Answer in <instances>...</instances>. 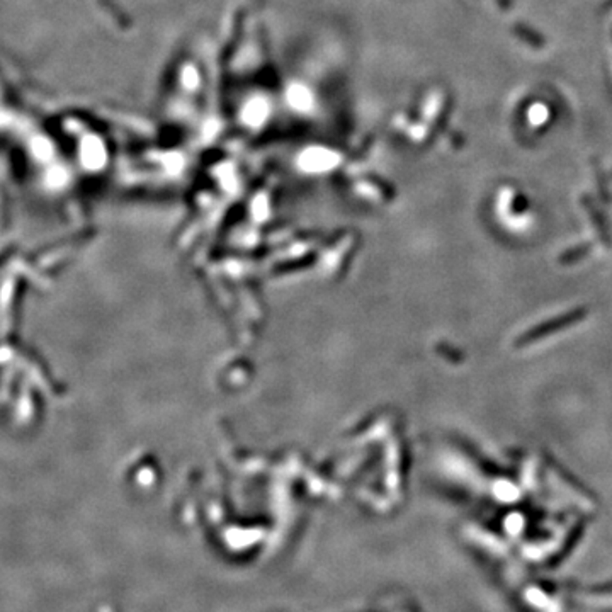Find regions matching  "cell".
Returning <instances> with one entry per match:
<instances>
[{
  "label": "cell",
  "mask_w": 612,
  "mask_h": 612,
  "mask_svg": "<svg viewBox=\"0 0 612 612\" xmlns=\"http://www.w3.org/2000/svg\"><path fill=\"white\" fill-rule=\"evenodd\" d=\"M587 317H589V308H587V306H578V308L570 310V312L563 313V315L553 317L549 318V320L541 322V324L534 325L532 329L526 330V332H522L515 338L514 349H524V347L536 344V342L543 341V338L549 337V335L580 324Z\"/></svg>",
  "instance_id": "6da1fadb"
},
{
  "label": "cell",
  "mask_w": 612,
  "mask_h": 612,
  "mask_svg": "<svg viewBox=\"0 0 612 612\" xmlns=\"http://www.w3.org/2000/svg\"><path fill=\"white\" fill-rule=\"evenodd\" d=\"M582 206H584V209L587 211V214H589V216H590V223H592V225H594L595 235H597L599 242L602 243L604 249L611 250L612 238H611V235H609V228H607L606 220H604L602 213L597 208H595L594 201L590 200L589 196L582 197Z\"/></svg>",
  "instance_id": "7a4b0ae2"
},
{
  "label": "cell",
  "mask_w": 612,
  "mask_h": 612,
  "mask_svg": "<svg viewBox=\"0 0 612 612\" xmlns=\"http://www.w3.org/2000/svg\"><path fill=\"white\" fill-rule=\"evenodd\" d=\"M512 31H514V35L519 38L522 43H526L527 47L534 48V49H541L546 47V39L543 36L539 35V32L534 31V29L527 27L526 24H520L517 23L514 24V27H512Z\"/></svg>",
  "instance_id": "3957f363"
},
{
  "label": "cell",
  "mask_w": 612,
  "mask_h": 612,
  "mask_svg": "<svg viewBox=\"0 0 612 612\" xmlns=\"http://www.w3.org/2000/svg\"><path fill=\"white\" fill-rule=\"evenodd\" d=\"M590 243H580V245L572 247V249H566L563 254L558 257V264L560 266H575L577 262L584 260L587 255L590 254Z\"/></svg>",
  "instance_id": "277c9868"
}]
</instances>
